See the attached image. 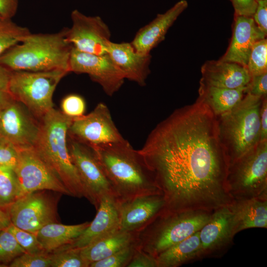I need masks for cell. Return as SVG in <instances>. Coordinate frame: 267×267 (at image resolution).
<instances>
[{
	"label": "cell",
	"instance_id": "1",
	"mask_svg": "<svg viewBox=\"0 0 267 267\" xmlns=\"http://www.w3.org/2000/svg\"><path fill=\"white\" fill-rule=\"evenodd\" d=\"M138 151L164 196L160 214L214 211L233 201L227 183L229 161L216 116L202 101L175 110Z\"/></svg>",
	"mask_w": 267,
	"mask_h": 267
},
{
	"label": "cell",
	"instance_id": "2",
	"mask_svg": "<svg viewBox=\"0 0 267 267\" xmlns=\"http://www.w3.org/2000/svg\"><path fill=\"white\" fill-rule=\"evenodd\" d=\"M91 148L120 203L162 193L142 157L126 139Z\"/></svg>",
	"mask_w": 267,
	"mask_h": 267
},
{
	"label": "cell",
	"instance_id": "3",
	"mask_svg": "<svg viewBox=\"0 0 267 267\" xmlns=\"http://www.w3.org/2000/svg\"><path fill=\"white\" fill-rule=\"evenodd\" d=\"M67 28L54 33L32 34L0 55V65L11 71H69L72 46L66 39Z\"/></svg>",
	"mask_w": 267,
	"mask_h": 267
},
{
	"label": "cell",
	"instance_id": "4",
	"mask_svg": "<svg viewBox=\"0 0 267 267\" xmlns=\"http://www.w3.org/2000/svg\"><path fill=\"white\" fill-rule=\"evenodd\" d=\"M73 118L53 108L40 120L34 147L72 196L85 197V190L69 151L67 136Z\"/></svg>",
	"mask_w": 267,
	"mask_h": 267
},
{
	"label": "cell",
	"instance_id": "5",
	"mask_svg": "<svg viewBox=\"0 0 267 267\" xmlns=\"http://www.w3.org/2000/svg\"><path fill=\"white\" fill-rule=\"evenodd\" d=\"M263 98L246 93L232 109L216 116L219 139L229 164L260 141Z\"/></svg>",
	"mask_w": 267,
	"mask_h": 267
},
{
	"label": "cell",
	"instance_id": "6",
	"mask_svg": "<svg viewBox=\"0 0 267 267\" xmlns=\"http://www.w3.org/2000/svg\"><path fill=\"white\" fill-rule=\"evenodd\" d=\"M213 212L196 210L160 214L137 232L138 248L156 257L199 231L209 221Z\"/></svg>",
	"mask_w": 267,
	"mask_h": 267
},
{
	"label": "cell",
	"instance_id": "7",
	"mask_svg": "<svg viewBox=\"0 0 267 267\" xmlns=\"http://www.w3.org/2000/svg\"><path fill=\"white\" fill-rule=\"evenodd\" d=\"M68 72L12 71L7 91L39 120L53 108L54 91Z\"/></svg>",
	"mask_w": 267,
	"mask_h": 267
},
{
	"label": "cell",
	"instance_id": "8",
	"mask_svg": "<svg viewBox=\"0 0 267 267\" xmlns=\"http://www.w3.org/2000/svg\"><path fill=\"white\" fill-rule=\"evenodd\" d=\"M227 183L233 200L267 198V140L229 164Z\"/></svg>",
	"mask_w": 267,
	"mask_h": 267
},
{
	"label": "cell",
	"instance_id": "9",
	"mask_svg": "<svg viewBox=\"0 0 267 267\" xmlns=\"http://www.w3.org/2000/svg\"><path fill=\"white\" fill-rule=\"evenodd\" d=\"M67 143L72 162L85 190V198L97 210L103 196L114 195L110 184L91 147L68 135Z\"/></svg>",
	"mask_w": 267,
	"mask_h": 267
},
{
	"label": "cell",
	"instance_id": "10",
	"mask_svg": "<svg viewBox=\"0 0 267 267\" xmlns=\"http://www.w3.org/2000/svg\"><path fill=\"white\" fill-rule=\"evenodd\" d=\"M19 187V197L42 190H51L71 196L56 174L34 147L19 150L14 169Z\"/></svg>",
	"mask_w": 267,
	"mask_h": 267
},
{
	"label": "cell",
	"instance_id": "11",
	"mask_svg": "<svg viewBox=\"0 0 267 267\" xmlns=\"http://www.w3.org/2000/svg\"><path fill=\"white\" fill-rule=\"evenodd\" d=\"M6 209L12 224L32 233L47 224L58 222L56 202L45 190L24 195Z\"/></svg>",
	"mask_w": 267,
	"mask_h": 267
},
{
	"label": "cell",
	"instance_id": "12",
	"mask_svg": "<svg viewBox=\"0 0 267 267\" xmlns=\"http://www.w3.org/2000/svg\"><path fill=\"white\" fill-rule=\"evenodd\" d=\"M68 135L91 147L123 141L107 106L99 103L87 115L73 119Z\"/></svg>",
	"mask_w": 267,
	"mask_h": 267
},
{
	"label": "cell",
	"instance_id": "13",
	"mask_svg": "<svg viewBox=\"0 0 267 267\" xmlns=\"http://www.w3.org/2000/svg\"><path fill=\"white\" fill-rule=\"evenodd\" d=\"M40 127V121L13 98L0 110V136L18 150L34 147Z\"/></svg>",
	"mask_w": 267,
	"mask_h": 267
},
{
	"label": "cell",
	"instance_id": "14",
	"mask_svg": "<svg viewBox=\"0 0 267 267\" xmlns=\"http://www.w3.org/2000/svg\"><path fill=\"white\" fill-rule=\"evenodd\" d=\"M69 67L70 72L88 74L109 96L117 92L125 80L122 73L107 53L90 54L79 51L72 46Z\"/></svg>",
	"mask_w": 267,
	"mask_h": 267
},
{
	"label": "cell",
	"instance_id": "15",
	"mask_svg": "<svg viewBox=\"0 0 267 267\" xmlns=\"http://www.w3.org/2000/svg\"><path fill=\"white\" fill-rule=\"evenodd\" d=\"M72 26L67 28L66 39L76 49L90 54H106L111 32L104 21L98 16L85 15L78 10L71 14Z\"/></svg>",
	"mask_w": 267,
	"mask_h": 267
},
{
	"label": "cell",
	"instance_id": "16",
	"mask_svg": "<svg viewBox=\"0 0 267 267\" xmlns=\"http://www.w3.org/2000/svg\"><path fill=\"white\" fill-rule=\"evenodd\" d=\"M235 235L229 205L214 211L199 231L201 258L217 256L229 246Z\"/></svg>",
	"mask_w": 267,
	"mask_h": 267
},
{
	"label": "cell",
	"instance_id": "17",
	"mask_svg": "<svg viewBox=\"0 0 267 267\" xmlns=\"http://www.w3.org/2000/svg\"><path fill=\"white\" fill-rule=\"evenodd\" d=\"M165 204L162 193L139 196L120 203V230L140 231L161 213Z\"/></svg>",
	"mask_w": 267,
	"mask_h": 267
},
{
	"label": "cell",
	"instance_id": "18",
	"mask_svg": "<svg viewBox=\"0 0 267 267\" xmlns=\"http://www.w3.org/2000/svg\"><path fill=\"white\" fill-rule=\"evenodd\" d=\"M120 205L114 195L103 196L93 221L72 243L62 247L82 249L120 230Z\"/></svg>",
	"mask_w": 267,
	"mask_h": 267
},
{
	"label": "cell",
	"instance_id": "19",
	"mask_svg": "<svg viewBox=\"0 0 267 267\" xmlns=\"http://www.w3.org/2000/svg\"><path fill=\"white\" fill-rule=\"evenodd\" d=\"M107 54L123 74L125 79L146 85L150 74V54H142L135 51L131 43H117L109 41Z\"/></svg>",
	"mask_w": 267,
	"mask_h": 267
},
{
	"label": "cell",
	"instance_id": "20",
	"mask_svg": "<svg viewBox=\"0 0 267 267\" xmlns=\"http://www.w3.org/2000/svg\"><path fill=\"white\" fill-rule=\"evenodd\" d=\"M266 37L252 17L235 15L231 40L226 51L220 59L246 67L254 44Z\"/></svg>",
	"mask_w": 267,
	"mask_h": 267
},
{
	"label": "cell",
	"instance_id": "21",
	"mask_svg": "<svg viewBox=\"0 0 267 267\" xmlns=\"http://www.w3.org/2000/svg\"><path fill=\"white\" fill-rule=\"evenodd\" d=\"M187 6L186 0H180L140 29L131 42L135 51L142 54H150L164 40L169 28Z\"/></svg>",
	"mask_w": 267,
	"mask_h": 267
},
{
	"label": "cell",
	"instance_id": "22",
	"mask_svg": "<svg viewBox=\"0 0 267 267\" xmlns=\"http://www.w3.org/2000/svg\"><path fill=\"white\" fill-rule=\"evenodd\" d=\"M201 72L200 83L219 88L234 89L247 87L251 79L246 67L220 59L206 61Z\"/></svg>",
	"mask_w": 267,
	"mask_h": 267
},
{
	"label": "cell",
	"instance_id": "23",
	"mask_svg": "<svg viewBox=\"0 0 267 267\" xmlns=\"http://www.w3.org/2000/svg\"><path fill=\"white\" fill-rule=\"evenodd\" d=\"M235 234L251 228H267V198L234 200L229 204Z\"/></svg>",
	"mask_w": 267,
	"mask_h": 267
},
{
	"label": "cell",
	"instance_id": "24",
	"mask_svg": "<svg viewBox=\"0 0 267 267\" xmlns=\"http://www.w3.org/2000/svg\"><path fill=\"white\" fill-rule=\"evenodd\" d=\"M137 232L119 230L80 249L82 257L89 265L106 258L137 240Z\"/></svg>",
	"mask_w": 267,
	"mask_h": 267
},
{
	"label": "cell",
	"instance_id": "25",
	"mask_svg": "<svg viewBox=\"0 0 267 267\" xmlns=\"http://www.w3.org/2000/svg\"><path fill=\"white\" fill-rule=\"evenodd\" d=\"M90 222L66 225L52 222L42 227L36 234L45 252L50 253L72 243L89 226Z\"/></svg>",
	"mask_w": 267,
	"mask_h": 267
},
{
	"label": "cell",
	"instance_id": "26",
	"mask_svg": "<svg viewBox=\"0 0 267 267\" xmlns=\"http://www.w3.org/2000/svg\"><path fill=\"white\" fill-rule=\"evenodd\" d=\"M247 88L230 89L200 83L197 99L207 105L218 116L236 105L246 94Z\"/></svg>",
	"mask_w": 267,
	"mask_h": 267
},
{
	"label": "cell",
	"instance_id": "27",
	"mask_svg": "<svg viewBox=\"0 0 267 267\" xmlns=\"http://www.w3.org/2000/svg\"><path fill=\"white\" fill-rule=\"evenodd\" d=\"M199 231L159 254L156 257L158 267H178L201 258Z\"/></svg>",
	"mask_w": 267,
	"mask_h": 267
},
{
	"label": "cell",
	"instance_id": "28",
	"mask_svg": "<svg viewBox=\"0 0 267 267\" xmlns=\"http://www.w3.org/2000/svg\"><path fill=\"white\" fill-rule=\"evenodd\" d=\"M19 197V184L14 170L0 167V207L6 209Z\"/></svg>",
	"mask_w": 267,
	"mask_h": 267
},
{
	"label": "cell",
	"instance_id": "29",
	"mask_svg": "<svg viewBox=\"0 0 267 267\" xmlns=\"http://www.w3.org/2000/svg\"><path fill=\"white\" fill-rule=\"evenodd\" d=\"M30 33L27 28L18 25L11 19H0V55L20 43Z\"/></svg>",
	"mask_w": 267,
	"mask_h": 267
},
{
	"label": "cell",
	"instance_id": "30",
	"mask_svg": "<svg viewBox=\"0 0 267 267\" xmlns=\"http://www.w3.org/2000/svg\"><path fill=\"white\" fill-rule=\"evenodd\" d=\"M50 267H89L80 249L62 247L50 253Z\"/></svg>",
	"mask_w": 267,
	"mask_h": 267
},
{
	"label": "cell",
	"instance_id": "31",
	"mask_svg": "<svg viewBox=\"0 0 267 267\" xmlns=\"http://www.w3.org/2000/svg\"><path fill=\"white\" fill-rule=\"evenodd\" d=\"M246 68L251 75L267 73V40L264 38L255 43L250 52Z\"/></svg>",
	"mask_w": 267,
	"mask_h": 267
},
{
	"label": "cell",
	"instance_id": "32",
	"mask_svg": "<svg viewBox=\"0 0 267 267\" xmlns=\"http://www.w3.org/2000/svg\"><path fill=\"white\" fill-rule=\"evenodd\" d=\"M13 235L6 229L0 232V264L6 265L25 253Z\"/></svg>",
	"mask_w": 267,
	"mask_h": 267
},
{
	"label": "cell",
	"instance_id": "33",
	"mask_svg": "<svg viewBox=\"0 0 267 267\" xmlns=\"http://www.w3.org/2000/svg\"><path fill=\"white\" fill-rule=\"evenodd\" d=\"M138 248L136 240L110 256L91 263L89 267H127Z\"/></svg>",
	"mask_w": 267,
	"mask_h": 267
},
{
	"label": "cell",
	"instance_id": "34",
	"mask_svg": "<svg viewBox=\"0 0 267 267\" xmlns=\"http://www.w3.org/2000/svg\"><path fill=\"white\" fill-rule=\"evenodd\" d=\"M15 237L20 246L27 253L45 252L36 234L19 228L12 223L6 228Z\"/></svg>",
	"mask_w": 267,
	"mask_h": 267
},
{
	"label": "cell",
	"instance_id": "35",
	"mask_svg": "<svg viewBox=\"0 0 267 267\" xmlns=\"http://www.w3.org/2000/svg\"><path fill=\"white\" fill-rule=\"evenodd\" d=\"M50 253L25 252L14 259L10 267H50Z\"/></svg>",
	"mask_w": 267,
	"mask_h": 267
},
{
	"label": "cell",
	"instance_id": "36",
	"mask_svg": "<svg viewBox=\"0 0 267 267\" xmlns=\"http://www.w3.org/2000/svg\"><path fill=\"white\" fill-rule=\"evenodd\" d=\"M86 108L85 99L77 94H70L66 96L61 103L62 113L73 119L85 115Z\"/></svg>",
	"mask_w": 267,
	"mask_h": 267
},
{
	"label": "cell",
	"instance_id": "37",
	"mask_svg": "<svg viewBox=\"0 0 267 267\" xmlns=\"http://www.w3.org/2000/svg\"><path fill=\"white\" fill-rule=\"evenodd\" d=\"M19 158V150L9 141L0 136V167L14 169Z\"/></svg>",
	"mask_w": 267,
	"mask_h": 267
},
{
	"label": "cell",
	"instance_id": "38",
	"mask_svg": "<svg viewBox=\"0 0 267 267\" xmlns=\"http://www.w3.org/2000/svg\"><path fill=\"white\" fill-rule=\"evenodd\" d=\"M246 93L262 98L267 97V73L251 76Z\"/></svg>",
	"mask_w": 267,
	"mask_h": 267
},
{
	"label": "cell",
	"instance_id": "39",
	"mask_svg": "<svg viewBox=\"0 0 267 267\" xmlns=\"http://www.w3.org/2000/svg\"><path fill=\"white\" fill-rule=\"evenodd\" d=\"M127 267H158L156 257L138 248Z\"/></svg>",
	"mask_w": 267,
	"mask_h": 267
},
{
	"label": "cell",
	"instance_id": "40",
	"mask_svg": "<svg viewBox=\"0 0 267 267\" xmlns=\"http://www.w3.org/2000/svg\"><path fill=\"white\" fill-rule=\"evenodd\" d=\"M235 15L252 17L258 5L257 0H231Z\"/></svg>",
	"mask_w": 267,
	"mask_h": 267
},
{
	"label": "cell",
	"instance_id": "41",
	"mask_svg": "<svg viewBox=\"0 0 267 267\" xmlns=\"http://www.w3.org/2000/svg\"><path fill=\"white\" fill-rule=\"evenodd\" d=\"M259 29L267 33V0H259L255 12L252 17Z\"/></svg>",
	"mask_w": 267,
	"mask_h": 267
},
{
	"label": "cell",
	"instance_id": "42",
	"mask_svg": "<svg viewBox=\"0 0 267 267\" xmlns=\"http://www.w3.org/2000/svg\"><path fill=\"white\" fill-rule=\"evenodd\" d=\"M19 0H0V17L11 19L17 10Z\"/></svg>",
	"mask_w": 267,
	"mask_h": 267
},
{
	"label": "cell",
	"instance_id": "43",
	"mask_svg": "<svg viewBox=\"0 0 267 267\" xmlns=\"http://www.w3.org/2000/svg\"><path fill=\"white\" fill-rule=\"evenodd\" d=\"M260 141L267 140V98H263L260 109Z\"/></svg>",
	"mask_w": 267,
	"mask_h": 267
},
{
	"label": "cell",
	"instance_id": "44",
	"mask_svg": "<svg viewBox=\"0 0 267 267\" xmlns=\"http://www.w3.org/2000/svg\"><path fill=\"white\" fill-rule=\"evenodd\" d=\"M11 72V70L0 65V90H7Z\"/></svg>",
	"mask_w": 267,
	"mask_h": 267
},
{
	"label": "cell",
	"instance_id": "45",
	"mask_svg": "<svg viewBox=\"0 0 267 267\" xmlns=\"http://www.w3.org/2000/svg\"><path fill=\"white\" fill-rule=\"evenodd\" d=\"M3 209L0 207V232L6 229L11 223L7 211Z\"/></svg>",
	"mask_w": 267,
	"mask_h": 267
},
{
	"label": "cell",
	"instance_id": "46",
	"mask_svg": "<svg viewBox=\"0 0 267 267\" xmlns=\"http://www.w3.org/2000/svg\"><path fill=\"white\" fill-rule=\"evenodd\" d=\"M12 98L7 90H0V110Z\"/></svg>",
	"mask_w": 267,
	"mask_h": 267
},
{
	"label": "cell",
	"instance_id": "47",
	"mask_svg": "<svg viewBox=\"0 0 267 267\" xmlns=\"http://www.w3.org/2000/svg\"><path fill=\"white\" fill-rule=\"evenodd\" d=\"M7 267V266H6V265H5V264H0V267Z\"/></svg>",
	"mask_w": 267,
	"mask_h": 267
},
{
	"label": "cell",
	"instance_id": "48",
	"mask_svg": "<svg viewBox=\"0 0 267 267\" xmlns=\"http://www.w3.org/2000/svg\"><path fill=\"white\" fill-rule=\"evenodd\" d=\"M2 19L0 17V19Z\"/></svg>",
	"mask_w": 267,
	"mask_h": 267
},
{
	"label": "cell",
	"instance_id": "49",
	"mask_svg": "<svg viewBox=\"0 0 267 267\" xmlns=\"http://www.w3.org/2000/svg\"><path fill=\"white\" fill-rule=\"evenodd\" d=\"M258 0H257V1H258Z\"/></svg>",
	"mask_w": 267,
	"mask_h": 267
}]
</instances>
